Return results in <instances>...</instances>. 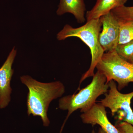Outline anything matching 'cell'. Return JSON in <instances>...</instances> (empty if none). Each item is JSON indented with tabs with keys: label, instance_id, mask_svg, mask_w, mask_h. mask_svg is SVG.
I'll return each mask as SVG.
<instances>
[{
	"label": "cell",
	"instance_id": "cell-7",
	"mask_svg": "<svg viewBox=\"0 0 133 133\" xmlns=\"http://www.w3.org/2000/svg\"><path fill=\"white\" fill-rule=\"evenodd\" d=\"M16 55L14 48L9 53L4 64L0 69V108H5L10 101L12 89L10 81L14 73L12 65Z\"/></svg>",
	"mask_w": 133,
	"mask_h": 133
},
{
	"label": "cell",
	"instance_id": "cell-14",
	"mask_svg": "<svg viewBox=\"0 0 133 133\" xmlns=\"http://www.w3.org/2000/svg\"><path fill=\"white\" fill-rule=\"evenodd\" d=\"M115 126L119 133H133V126L125 122H117Z\"/></svg>",
	"mask_w": 133,
	"mask_h": 133
},
{
	"label": "cell",
	"instance_id": "cell-16",
	"mask_svg": "<svg viewBox=\"0 0 133 133\" xmlns=\"http://www.w3.org/2000/svg\"><path fill=\"white\" fill-rule=\"evenodd\" d=\"M129 62H130V63L133 64V55H132V56L131 57V59H130V60H129Z\"/></svg>",
	"mask_w": 133,
	"mask_h": 133
},
{
	"label": "cell",
	"instance_id": "cell-12",
	"mask_svg": "<svg viewBox=\"0 0 133 133\" xmlns=\"http://www.w3.org/2000/svg\"><path fill=\"white\" fill-rule=\"evenodd\" d=\"M111 11L119 21H133V6L127 7L123 5Z\"/></svg>",
	"mask_w": 133,
	"mask_h": 133
},
{
	"label": "cell",
	"instance_id": "cell-5",
	"mask_svg": "<svg viewBox=\"0 0 133 133\" xmlns=\"http://www.w3.org/2000/svg\"><path fill=\"white\" fill-rule=\"evenodd\" d=\"M109 89L105 97L101 100L100 104L109 108L112 115L117 114L119 121L125 122L133 126V111L131 107L133 91L127 94L120 92L115 81L108 82Z\"/></svg>",
	"mask_w": 133,
	"mask_h": 133
},
{
	"label": "cell",
	"instance_id": "cell-6",
	"mask_svg": "<svg viewBox=\"0 0 133 133\" xmlns=\"http://www.w3.org/2000/svg\"><path fill=\"white\" fill-rule=\"evenodd\" d=\"M102 28L99 41L105 52L115 50L118 44L119 24L111 11L100 17Z\"/></svg>",
	"mask_w": 133,
	"mask_h": 133
},
{
	"label": "cell",
	"instance_id": "cell-15",
	"mask_svg": "<svg viewBox=\"0 0 133 133\" xmlns=\"http://www.w3.org/2000/svg\"><path fill=\"white\" fill-rule=\"evenodd\" d=\"M98 133H106L102 129L100 128L99 129Z\"/></svg>",
	"mask_w": 133,
	"mask_h": 133
},
{
	"label": "cell",
	"instance_id": "cell-8",
	"mask_svg": "<svg viewBox=\"0 0 133 133\" xmlns=\"http://www.w3.org/2000/svg\"><path fill=\"white\" fill-rule=\"evenodd\" d=\"M105 108L100 103H95L90 109L81 115L82 122L92 125H99L106 133H119L108 119Z\"/></svg>",
	"mask_w": 133,
	"mask_h": 133
},
{
	"label": "cell",
	"instance_id": "cell-4",
	"mask_svg": "<svg viewBox=\"0 0 133 133\" xmlns=\"http://www.w3.org/2000/svg\"><path fill=\"white\" fill-rule=\"evenodd\" d=\"M96 68L105 75L108 83L116 82L119 91L133 83V64L121 57L115 50L104 52Z\"/></svg>",
	"mask_w": 133,
	"mask_h": 133
},
{
	"label": "cell",
	"instance_id": "cell-2",
	"mask_svg": "<svg viewBox=\"0 0 133 133\" xmlns=\"http://www.w3.org/2000/svg\"><path fill=\"white\" fill-rule=\"evenodd\" d=\"M102 27V23L99 18L87 21L85 24L76 28L66 24L57 34V37L59 41L75 37L81 39L90 48L91 56L90 65L88 70L81 76L79 85L87 78L93 77L96 66L104 53L99 41Z\"/></svg>",
	"mask_w": 133,
	"mask_h": 133
},
{
	"label": "cell",
	"instance_id": "cell-13",
	"mask_svg": "<svg viewBox=\"0 0 133 133\" xmlns=\"http://www.w3.org/2000/svg\"><path fill=\"white\" fill-rule=\"evenodd\" d=\"M115 50L121 57L129 62L133 55V40L123 44H118Z\"/></svg>",
	"mask_w": 133,
	"mask_h": 133
},
{
	"label": "cell",
	"instance_id": "cell-9",
	"mask_svg": "<svg viewBox=\"0 0 133 133\" xmlns=\"http://www.w3.org/2000/svg\"><path fill=\"white\" fill-rule=\"evenodd\" d=\"M85 10L84 0H60L57 14L61 15L66 13H71L78 23H82L85 21Z\"/></svg>",
	"mask_w": 133,
	"mask_h": 133
},
{
	"label": "cell",
	"instance_id": "cell-1",
	"mask_svg": "<svg viewBox=\"0 0 133 133\" xmlns=\"http://www.w3.org/2000/svg\"><path fill=\"white\" fill-rule=\"evenodd\" d=\"M23 84L27 87L28 115L41 117L43 125L48 127L50 121L48 116V108L53 100L61 97L65 92V87L59 81L43 83L37 81L29 76L20 78Z\"/></svg>",
	"mask_w": 133,
	"mask_h": 133
},
{
	"label": "cell",
	"instance_id": "cell-11",
	"mask_svg": "<svg viewBox=\"0 0 133 133\" xmlns=\"http://www.w3.org/2000/svg\"><path fill=\"white\" fill-rule=\"evenodd\" d=\"M119 35L118 44H123L132 41L133 21H119Z\"/></svg>",
	"mask_w": 133,
	"mask_h": 133
},
{
	"label": "cell",
	"instance_id": "cell-10",
	"mask_svg": "<svg viewBox=\"0 0 133 133\" xmlns=\"http://www.w3.org/2000/svg\"><path fill=\"white\" fill-rule=\"evenodd\" d=\"M128 0H97L92 8L86 15L87 21L99 18L115 8L124 5Z\"/></svg>",
	"mask_w": 133,
	"mask_h": 133
},
{
	"label": "cell",
	"instance_id": "cell-3",
	"mask_svg": "<svg viewBox=\"0 0 133 133\" xmlns=\"http://www.w3.org/2000/svg\"><path fill=\"white\" fill-rule=\"evenodd\" d=\"M108 89L109 85L105 76L97 71L93 77L92 81L85 87L76 94L61 98L58 102V108L62 110L68 111V114L61 128L60 133L72 113L79 109L81 112H86L95 104L98 97L104 95L108 92Z\"/></svg>",
	"mask_w": 133,
	"mask_h": 133
}]
</instances>
